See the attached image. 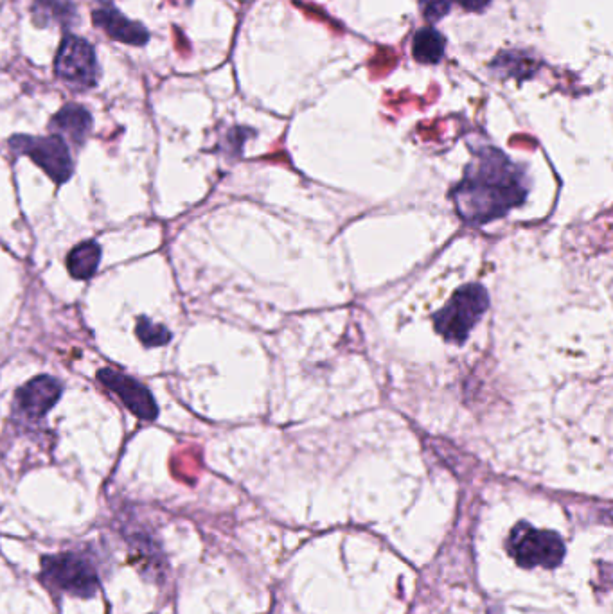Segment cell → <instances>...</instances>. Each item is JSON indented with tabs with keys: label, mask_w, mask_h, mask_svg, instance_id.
<instances>
[{
	"label": "cell",
	"mask_w": 613,
	"mask_h": 614,
	"mask_svg": "<svg viewBox=\"0 0 613 614\" xmlns=\"http://www.w3.org/2000/svg\"><path fill=\"white\" fill-rule=\"evenodd\" d=\"M99 261H101V246L96 241H85L74 246L67 255V270L71 273L72 279L87 281L98 272Z\"/></svg>",
	"instance_id": "12"
},
{
	"label": "cell",
	"mask_w": 613,
	"mask_h": 614,
	"mask_svg": "<svg viewBox=\"0 0 613 614\" xmlns=\"http://www.w3.org/2000/svg\"><path fill=\"white\" fill-rule=\"evenodd\" d=\"M489 295L480 284H466L455 291L454 297L434 315V327L446 342L461 343L468 340L471 329L488 311Z\"/></svg>",
	"instance_id": "3"
},
{
	"label": "cell",
	"mask_w": 613,
	"mask_h": 614,
	"mask_svg": "<svg viewBox=\"0 0 613 614\" xmlns=\"http://www.w3.org/2000/svg\"><path fill=\"white\" fill-rule=\"evenodd\" d=\"M135 333L139 336V340H141L144 347H148V349L164 347V345H168L171 342V333H169L168 327L153 324L152 320L146 318V316H139L137 318Z\"/></svg>",
	"instance_id": "15"
},
{
	"label": "cell",
	"mask_w": 613,
	"mask_h": 614,
	"mask_svg": "<svg viewBox=\"0 0 613 614\" xmlns=\"http://www.w3.org/2000/svg\"><path fill=\"white\" fill-rule=\"evenodd\" d=\"M446 51L445 36L434 27H423L412 40V56L423 65H436L443 60Z\"/></svg>",
	"instance_id": "13"
},
{
	"label": "cell",
	"mask_w": 613,
	"mask_h": 614,
	"mask_svg": "<svg viewBox=\"0 0 613 614\" xmlns=\"http://www.w3.org/2000/svg\"><path fill=\"white\" fill-rule=\"evenodd\" d=\"M9 148L15 155H26L36 166L45 171V175L54 184L69 182L74 171L71 151L67 142L58 135L49 137H31V135H13L9 139Z\"/></svg>",
	"instance_id": "5"
},
{
	"label": "cell",
	"mask_w": 613,
	"mask_h": 614,
	"mask_svg": "<svg viewBox=\"0 0 613 614\" xmlns=\"http://www.w3.org/2000/svg\"><path fill=\"white\" fill-rule=\"evenodd\" d=\"M38 579L54 595L92 598L101 588L98 555L89 548L47 555Z\"/></svg>",
	"instance_id": "2"
},
{
	"label": "cell",
	"mask_w": 613,
	"mask_h": 614,
	"mask_svg": "<svg viewBox=\"0 0 613 614\" xmlns=\"http://www.w3.org/2000/svg\"><path fill=\"white\" fill-rule=\"evenodd\" d=\"M49 128L53 135L62 137L63 141L69 139L72 144L83 146V142L87 141L92 130V115L81 105H65L51 119Z\"/></svg>",
	"instance_id": "10"
},
{
	"label": "cell",
	"mask_w": 613,
	"mask_h": 614,
	"mask_svg": "<svg viewBox=\"0 0 613 614\" xmlns=\"http://www.w3.org/2000/svg\"><path fill=\"white\" fill-rule=\"evenodd\" d=\"M63 386L53 376H38L20 386L15 394V410L29 421H40L62 399Z\"/></svg>",
	"instance_id": "8"
},
{
	"label": "cell",
	"mask_w": 613,
	"mask_h": 614,
	"mask_svg": "<svg viewBox=\"0 0 613 614\" xmlns=\"http://www.w3.org/2000/svg\"><path fill=\"white\" fill-rule=\"evenodd\" d=\"M31 18L36 27H69L78 20V11L72 0H35Z\"/></svg>",
	"instance_id": "11"
},
{
	"label": "cell",
	"mask_w": 613,
	"mask_h": 614,
	"mask_svg": "<svg viewBox=\"0 0 613 614\" xmlns=\"http://www.w3.org/2000/svg\"><path fill=\"white\" fill-rule=\"evenodd\" d=\"M509 553L524 568H556L565 557V544L551 530H536L527 523H518L509 536Z\"/></svg>",
	"instance_id": "4"
},
{
	"label": "cell",
	"mask_w": 613,
	"mask_h": 614,
	"mask_svg": "<svg viewBox=\"0 0 613 614\" xmlns=\"http://www.w3.org/2000/svg\"><path fill=\"white\" fill-rule=\"evenodd\" d=\"M527 193L524 169L502 151L482 148L471 158L452 198L462 220L470 225H484L522 205Z\"/></svg>",
	"instance_id": "1"
},
{
	"label": "cell",
	"mask_w": 613,
	"mask_h": 614,
	"mask_svg": "<svg viewBox=\"0 0 613 614\" xmlns=\"http://www.w3.org/2000/svg\"><path fill=\"white\" fill-rule=\"evenodd\" d=\"M98 379L101 385L107 386L110 392H114L123 401L137 419L152 422L159 417V406L155 403L152 392L137 379L114 369L99 370Z\"/></svg>",
	"instance_id": "7"
},
{
	"label": "cell",
	"mask_w": 613,
	"mask_h": 614,
	"mask_svg": "<svg viewBox=\"0 0 613 614\" xmlns=\"http://www.w3.org/2000/svg\"><path fill=\"white\" fill-rule=\"evenodd\" d=\"M489 2L491 0H419V9L428 22H439L452 11L454 6L471 13H479L482 9L488 8Z\"/></svg>",
	"instance_id": "14"
},
{
	"label": "cell",
	"mask_w": 613,
	"mask_h": 614,
	"mask_svg": "<svg viewBox=\"0 0 613 614\" xmlns=\"http://www.w3.org/2000/svg\"><path fill=\"white\" fill-rule=\"evenodd\" d=\"M54 72L72 90H89L98 85L99 65L94 47L80 36H63L54 60Z\"/></svg>",
	"instance_id": "6"
},
{
	"label": "cell",
	"mask_w": 613,
	"mask_h": 614,
	"mask_svg": "<svg viewBox=\"0 0 613 614\" xmlns=\"http://www.w3.org/2000/svg\"><path fill=\"white\" fill-rule=\"evenodd\" d=\"M92 22L101 31H105L112 40L121 42V44L143 47L150 40V33L141 22H134L126 18L119 9L112 8V6L94 9Z\"/></svg>",
	"instance_id": "9"
}]
</instances>
